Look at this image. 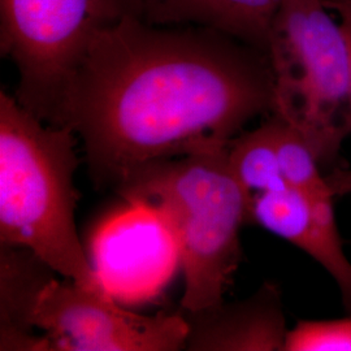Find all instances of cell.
Segmentation results:
<instances>
[{"mask_svg":"<svg viewBox=\"0 0 351 351\" xmlns=\"http://www.w3.org/2000/svg\"><path fill=\"white\" fill-rule=\"evenodd\" d=\"M275 97L263 51L208 27L129 16L94 38L53 125L81 138L98 186L117 188L146 165L226 146L274 112Z\"/></svg>","mask_w":351,"mask_h":351,"instance_id":"cell-1","label":"cell"},{"mask_svg":"<svg viewBox=\"0 0 351 351\" xmlns=\"http://www.w3.org/2000/svg\"><path fill=\"white\" fill-rule=\"evenodd\" d=\"M75 145L71 128L47 124L14 97L0 93L1 245L29 250L52 272L111 295L75 229Z\"/></svg>","mask_w":351,"mask_h":351,"instance_id":"cell-2","label":"cell"},{"mask_svg":"<svg viewBox=\"0 0 351 351\" xmlns=\"http://www.w3.org/2000/svg\"><path fill=\"white\" fill-rule=\"evenodd\" d=\"M228 145L146 165L116 188L156 210L175 233L186 314L223 303L241 259L239 229L250 221L251 197L230 169Z\"/></svg>","mask_w":351,"mask_h":351,"instance_id":"cell-3","label":"cell"},{"mask_svg":"<svg viewBox=\"0 0 351 351\" xmlns=\"http://www.w3.org/2000/svg\"><path fill=\"white\" fill-rule=\"evenodd\" d=\"M265 53L275 77L274 112L300 130L323 165L351 133L350 51L326 0H280Z\"/></svg>","mask_w":351,"mask_h":351,"instance_id":"cell-4","label":"cell"},{"mask_svg":"<svg viewBox=\"0 0 351 351\" xmlns=\"http://www.w3.org/2000/svg\"><path fill=\"white\" fill-rule=\"evenodd\" d=\"M129 16L142 17L139 0H0V50L20 75L14 98L53 125L94 38Z\"/></svg>","mask_w":351,"mask_h":351,"instance_id":"cell-5","label":"cell"},{"mask_svg":"<svg viewBox=\"0 0 351 351\" xmlns=\"http://www.w3.org/2000/svg\"><path fill=\"white\" fill-rule=\"evenodd\" d=\"M45 330L43 350L176 351L186 346L188 320L180 315L154 316L124 310L103 295L66 280L47 277L36 290L21 330Z\"/></svg>","mask_w":351,"mask_h":351,"instance_id":"cell-6","label":"cell"},{"mask_svg":"<svg viewBox=\"0 0 351 351\" xmlns=\"http://www.w3.org/2000/svg\"><path fill=\"white\" fill-rule=\"evenodd\" d=\"M133 210L103 226L94 241V268L113 298L141 300L159 291L180 262L175 233L150 206Z\"/></svg>","mask_w":351,"mask_h":351,"instance_id":"cell-7","label":"cell"},{"mask_svg":"<svg viewBox=\"0 0 351 351\" xmlns=\"http://www.w3.org/2000/svg\"><path fill=\"white\" fill-rule=\"evenodd\" d=\"M332 194L310 197L287 186L251 198L250 221L287 239L322 264L339 285L351 315V263L342 249Z\"/></svg>","mask_w":351,"mask_h":351,"instance_id":"cell-8","label":"cell"},{"mask_svg":"<svg viewBox=\"0 0 351 351\" xmlns=\"http://www.w3.org/2000/svg\"><path fill=\"white\" fill-rule=\"evenodd\" d=\"M188 350H284L288 329L275 285L237 303H220L188 314Z\"/></svg>","mask_w":351,"mask_h":351,"instance_id":"cell-9","label":"cell"},{"mask_svg":"<svg viewBox=\"0 0 351 351\" xmlns=\"http://www.w3.org/2000/svg\"><path fill=\"white\" fill-rule=\"evenodd\" d=\"M152 25L201 26L237 38L265 52L280 0H139Z\"/></svg>","mask_w":351,"mask_h":351,"instance_id":"cell-10","label":"cell"},{"mask_svg":"<svg viewBox=\"0 0 351 351\" xmlns=\"http://www.w3.org/2000/svg\"><path fill=\"white\" fill-rule=\"evenodd\" d=\"M230 169L251 198L256 194L289 186L277 159L272 116L258 129L241 132L228 145Z\"/></svg>","mask_w":351,"mask_h":351,"instance_id":"cell-11","label":"cell"},{"mask_svg":"<svg viewBox=\"0 0 351 351\" xmlns=\"http://www.w3.org/2000/svg\"><path fill=\"white\" fill-rule=\"evenodd\" d=\"M276 136L277 159L287 184L310 197L332 194L326 177L319 171V160L298 129L272 113Z\"/></svg>","mask_w":351,"mask_h":351,"instance_id":"cell-12","label":"cell"},{"mask_svg":"<svg viewBox=\"0 0 351 351\" xmlns=\"http://www.w3.org/2000/svg\"><path fill=\"white\" fill-rule=\"evenodd\" d=\"M351 351V316L339 320H306L288 330L284 351Z\"/></svg>","mask_w":351,"mask_h":351,"instance_id":"cell-13","label":"cell"},{"mask_svg":"<svg viewBox=\"0 0 351 351\" xmlns=\"http://www.w3.org/2000/svg\"><path fill=\"white\" fill-rule=\"evenodd\" d=\"M329 10L336 14L339 24L343 29L346 40L350 51V77H351V0H326Z\"/></svg>","mask_w":351,"mask_h":351,"instance_id":"cell-14","label":"cell"},{"mask_svg":"<svg viewBox=\"0 0 351 351\" xmlns=\"http://www.w3.org/2000/svg\"><path fill=\"white\" fill-rule=\"evenodd\" d=\"M326 184L333 195H342L351 193V169L336 168L326 176Z\"/></svg>","mask_w":351,"mask_h":351,"instance_id":"cell-15","label":"cell"}]
</instances>
